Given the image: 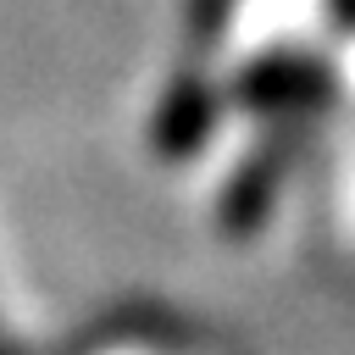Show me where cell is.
Returning a JSON list of instances; mask_svg holds the SVG:
<instances>
[{
    "label": "cell",
    "instance_id": "cell-1",
    "mask_svg": "<svg viewBox=\"0 0 355 355\" xmlns=\"http://www.w3.org/2000/svg\"><path fill=\"white\" fill-rule=\"evenodd\" d=\"M327 89H333L327 67H316L311 55H288L283 50V55H266V61L244 67L233 94L250 111H305V105H322Z\"/></svg>",
    "mask_w": 355,
    "mask_h": 355
},
{
    "label": "cell",
    "instance_id": "cell-2",
    "mask_svg": "<svg viewBox=\"0 0 355 355\" xmlns=\"http://www.w3.org/2000/svg\"><path fill=\"white\" fill-rule=\"evenodd\" d=\"M288 155H294V144L283 139V144H266V150H255L239 172H233V183H227V194H222V227L227 233H255L261 222H266V211H272V200H277V183H283V172H288Z\"/></svg>",
    "mask_w": 355,
    "mask_h": 355
},
{
    "label": "cell",
    "instance_id": "cell-3",
    "mask_svg": "<svg viewBox=\"0 0 355 355\" xmlns=\"http://www.w3.org/2000/svg\"><path fill=\"white\" fill-rule=\"evenodd\" d=\"M211 122H216L211 89H205L200 78H178V83L166 89L161 111H155V150L172 155V161H183V155H194V150L205 144Z\"/></svg>",
    "mask_w": 355,
    "mask_h": 355
},
{
    "label": "cell",
    "instance_id": "cell-4",
    "mask_svg": "<svg viewBox=\"0 0 355 355\" xmlns=\"http://www.w3.org/2000/svg\"><path fill=\"white\" fill-rule=\"evenodd\" d=\"M333 17H338V28L355 33V0H333Z\"/></svg>",
    "mask_w": 355,
    "mask_h": 355
},
{
    "label": "cell",
    "instance_id": "cell-5",
    "mask_svg": "<svg viewBox=\"0 0 355 355\" xmlns=\"http://www.w3.org/2000/svg\"><path fill=\"white\" fill-rule=\"evenodd\" d=\"M0 355H11V349H6V338H0Z\"/></svg>",
    "mask_w": 355,
    "mask_h": 355
}]
</instances>
